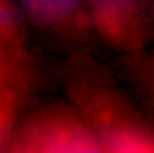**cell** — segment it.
I'll return each mask as SVG.
<instances>
[{
  "label": "cell",
  "mask_w": 154,
  "mask_h": 153,
  "mask_svg": "<svg viewBox=\"0 0 154 153\" xmlns=\"http://www.w3.org/2000/svg\"><path fill=\"white\" fill-rule=\"evenodd\" d=\"M31 77L32 66L23 45L0 43V93L25 86Z\"/></svg>",
  "instance_id": "obj_3"
},
{
  "label": "cell",
  "mask_w": 154,
  "mask_h": 153,
  "mask_svg": "<svg viewBox=\"0 0 154 153\" xmlns=\"http://www.w3.org/2000/svg\"><path fill=\"white\" fill-rule=\"evenodd\" d=\"M53 38L78 43L94 35L88 15V0H48Z\"/></svg>",
  "instance_id": "obj_2"
},
{
  "label": "cell",
  "mask_w": 154,
  "mask_h": 153,
  "mask_svg": "<svg viewBox=\"0 0 154 153\" xmlns=\"http://www.w3.org/2000/svg\"><path fill=\"white\" fill-rule=\"evenodd\" d=\"M152 8H153V15H154V1L152 2Z\"/></svg>",
  "instance_id": "obj_5"
},
{
  "label": "cell",
  "mask_w": 154,
  "mask_h": 153,
  "mask_svg": "<svg viewBox=\"0 0 154 153\" xmlns=\"http://www.w3.org/2000/svg\"><path fill=\"white\" fill-rule=\"evenodd\" d=\"M94 35L110 46L125 52H138L154 33L150 0H88Z\"/></svg>",
  "instance_id": "obj_1"
},
{
  "label": "cell",
  "mask_w": 154,
  "mask_h": 153,
  "mask_svg": "<svg viewBox=\"0 0 154 153\" xmlns=\"http://www.w3.org/2000/svg\"><path fill=\"white\" fill-rule=\"evenodd\" d=\"M27 26L17 3L0 0V43L24 45Z\"/></svg>",
  "instance_id": "obj_4"
}]
</instances>
